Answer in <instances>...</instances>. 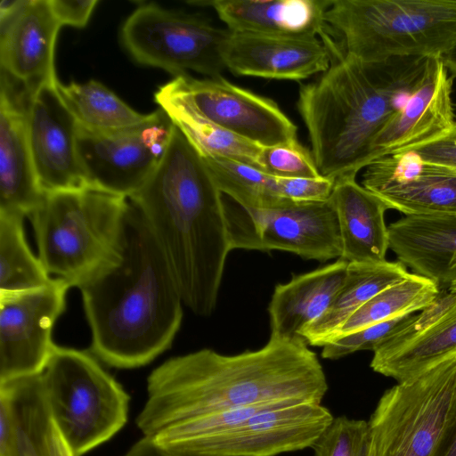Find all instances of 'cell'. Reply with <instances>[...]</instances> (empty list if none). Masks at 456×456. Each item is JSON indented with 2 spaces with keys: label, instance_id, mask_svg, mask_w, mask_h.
Returning a JSON list of instances; mask_svg holds the SVG:
<instances>
[{
  "label": "cell",
  "instance_id": "cell-1",
  "mask_svg": "<svg viewBox=\"0 0 456 456\" xmlns=\"http://www.w3.org/2000/svg\"><path fill=\"white\" fill-rule=\"evenodd\" d=\"M301 338L270 336L260 349L225 355L204 348L172 357L147 379L135 423L144 436L208 414L273 401L322 403L328 382Z\"/></svg>",
  "mask_w": 456,
  "mask_h": 456
},
{
  "label": "cell",
  "instance_id": "cell-2",
  "mask_svg": "<svg viewBox=\"0 0 456 456\" xmlns=\"http://www.w3.org/2000/svg\"><path fill=\"white\" fill-rule=\"evenodd\" d=\"M77 288L92 354L109 366H144L168 349L183 320V299L146 220L128 201L119 256Z\"/></svg>",
  "mask_w": 456,
  "mask_h": 456
},
{
  "label": "cell",
  "instance_id": "cell-3",
  "mask_svg": "<svg viewBox=\"0 0 456 456\" xmlns=\"http://www.w3.org/2000/svg\"><path fill=\"white\" fill-rule=\"evenodd\" d=\"M222 194L198 151L174 125L158 167L129 198L158 242L183 304L200 316L216 308L232 250Z\"/></svg>",
  "mask_w": 456,
  "mask_h": 456
},
{
  "label": "cell",
  "instance_id": "cell-4",
  "mask_svg": "<svg viewBox=\"0 0 456 456\" xmlns=\"http://www.w3.org/2000/svg\"><path fill=\"white\" fill-rule=\"evenodd\" d=\"M330 68L299 88L297 110L321 175L356 177L373 160L374 144L418 85L426 58L367 63L331 51Z\"/></svg>",
  "mask_w": 456,
  "mask_h": 456
},
{
  "label": "cell",
  "instance_id": "cell-5",
  "mask_svg": "<svg viewBox=\"0 0 456 456\" xmlns=\"http://www.w3.org/2000/svg\"><path fill=\"white\" fill-rule=\"evenodd\" d=\"M325 21L335 46L367 63L443 58L456 44V0H332Z\"/></svg>",
  "mask_w": 456,
  "mask_h": 456
},
{
  "label": "cell",
  "instance_id": "cell-6",
  "mask_svg": "<svg viewBox=\"0 0 456 456\" xmlns=\"http://www.w3.org/2000/svg\"><path fill=\"white\" fill-rule=\"evenodd\" d=\"M128 200L86 186L44 192L28 216L47 272L77 287L119 256Z\"/></svg>",
  "mask_w": 456,
  "mask_h": 456
},
{
  "label": "cell",
  "instance_id": "cell-7",
  "mask_svg": "<svg viewBox=\"0 0 456 456\" xmlns=\"http://www.w3.org/2000/svg\"><path fill=\"white\" fill-rule=\"evenodd\" d=\"M53 423L74 456H83L126 425L130 396L89 353L55 346L42 372Z\"/></svg>",
  "mask_w": 456,
  "mask_h": 456
},
{
  "label": "cell",
  "instance_id": "cell-8",
  "mask_svg": "<svg viewBox=\"0 0 456 456\" xmlns=\"http://www.w3.org/2000/svg\"><path fill=\"white\" fill-rule=\"evenodd\" d=\"M456 422V356L385 391L368 421L375 456H433Z\"/></svg>",
  "mask_w": 456,
  "mask_h": 456
},
{
  "label": "cell",
  "instance_id": "cell-9",
  "mask_svg": "<svg viewBox=\"0 0 456 456\" xmlns=\"http://www.w3.org/2000/svg\"><path fill=\"white\" fill-rule=\"evenodd\" d=\"M227 33L199 15L150 3L129 15L120 37L130 56L142 65L175 77L193 70L217 77L225 69L221 49Z\"/></svg>",
  "mask_w": 456,
  "mask_h": 456
},
{
  "label": "cell",
  "instance_id": "cell-10",
  "mask_svg": "<svg viewBox=\"0 0 456 456\" xmlns=\"http://www.w3.org/2000/svg\"><path fill=\"white\" fill-rule=\"evenodd\" d=\"M224 207L232 249H278L320 262L342 256L339 224L330 199L289 200L262 209L231 208L225 203Z\"/></svg>",
  "mask_w": 456,
  "mask_h": 456
},
{
  "label": "cell",
  "instance_id": "cell-11",
  "mask_svg": "<svg viewBox=\"0 0 456 456\" xmlns=\"http://www.w3.org/2000/svg\"><path fill=\"white\" fill-rule=\"evenodd\" d=\"M174 124L159 108L143 123L110 133L77 125V151L88 186L129 199L161 160Z\"/></svg>",
  "mask_w": 456,
  "mask_h": 456
},
{
  "label": "cell",
  "instance_id": "cell-12",
  "mask_svg": "<svg viewBox=\"0 0 456 456\" xmlns=\"http://www.w3.org/2000/svg\"><path fill=\"white\" fill-rule=\"evenodd\" d=\"M70 285H48L0 294V383L41 374L53 352L55 322L65 311Z\"/></svg>",
  "mask_w": 456,
  "mask_h": 456
},
{
  "label": "cell",
  "instance_id": "cell-13",
  "mask_svg": "<svg viewBox=\"0 0 456 456\" xmlns=\"http://www.w3.org/2000/svg\"><path fill=\"white\" fill-rule=\"evenodd\" d=\"M168 85L206 118L243 140L261 147L297 140V126L275 102L222 76L197 79L184 74L175 77Z\"/></svg>",
  "mask_w": 456,
  "mask_h": 456
},
{
  "label": "cell",
  "instance_id": "cell-14",
  "mask_svg": "<svg viewBox=\"0 0 456 456\" xmlns=\"http://www.w3.org/2000/svg\"><path fill=\"white\" fill-rule=\"evenodd\" d=\"M333 419L328 408L316 403L268 410L190 444L178 456H276L312 448Z\"/></svg>",
  "mask_w": 456,
  "mask_h": 456
},
{
  "label": "cell",
  "instance_id": "cell-15",
  "mask_svg": "<svg viewBox=\"0 0 456 456\" xmlns=\"http://www.w3.org/2000/svg\"><path fill=\"white\" fill-rule=\"evenodd\" d=\"M362 185L387 207L408 215L456 216V170L404 151L370 162Z\"/></svg>",
  "mask_w": 456,
  "mask_h": 456
},
{
  "label": "cell",
  "instance_id": "cell-16",
  "mask_svg": "<svg viewBox=\"0 0 456 456\" xmlns=\"http://www.w3.org/2000/svg\"><path fill=\"white\" fill-rule=\"evenodd\" d=\"M456 356V280L373 352L370 368L397 382Z\"/></svg>",
  "mask_w": 456,
  "mask_h": 456
},
{
  "label": "cell",
  "instance_id": "cell-17",
  "mask_svg": "<svg viewBox=\"0 0 456 456\" xmlns=\"http://www.w3.org/2000/svg\"><path fill=\"white\" fill-rule=\"evenodd\" d=\"M56 86L38 89L27 113L30 153L43 192L88 186L77 151V122Z\"/></svg>",
  "mask_w": 456,
  "mask_h": 456
},
{
  "label": "cell",
  "instance_id": "cell-18",
  "mask_svg": "<svg viewBox=\"0 0 456 456\" xmlns=\"http://www.w3.org/2000/svg\"><path fill=\"white\" fill-rule=\"evenodd\" d=\"M32 93L1 70L0 214L29 216L44 192L34 167L27 130Z\"/></svg>",
  "mask_w": 456,
  "mask_h": 456
},
{
  "label": "cell",
  "instance_id": "cell-19",
  "mask_svg": "<svg viewBox=\"0 0 456 456\" xmlns=\"http://www.w3.org/2000/svg\"><path fill=\"white\" fill-rule=\"evenodd\" d=\"M226 69L236 76L301 81L325 72L331 51L318 37L228 30L222 49Z\"/></svg>",
  "mask_w": 456,
  "mask_h": 456
},
{
  "label": "cell",
  "instance_id": "cell-20",
  "mask_svg": "<svg viewBox=\"0 0 456 456\" xmlns=\"http://www.w3.org/2000/svg\"><path fill=\"white\" fill-rule=\"evenodd\" d=\"M453 79L443 58L427 59L415 89L378 136L373 160L430 142L455 126Z\"/></svg>",
  "mask_w": 456,
  "mask_h": 456
},
{
  "label": "cell",
  "instance_id": "cell-21",
  "mask_svg": "<svg viewBox=\"0 0 456 456\" xmlns=\"http://www.w3.org/2000/svg\"><path fill=\"white\" fill-rule=\"evenodd\" d=\"M61 24L48 0H28L10 20L0 23V65L35 94L59 82L54 49Z\"/></svg>",
  "mask_w": 456,
  "mask_h": 456
},
{
  "label": "cell",
  "instance_id": "cell-22",
  "mask_svg": "<svg viewBox=\"0 0 456 456\" xmlns=\"http://www.w3.org/2000/svg\"><path fill=\"white\" fill-rule=\"evenodd\" d=\"M332 0H200L233 32L317 37L328 36L325 13Z\"/></svg>",
  "mask_w": 456,
  "mask_h": 456
},
{
  "label": "cell",
  "instance_id": "cell-23",
  "mask_svg": "<svg viewBox=\"0 0 456 456\" xmlns=\"http://www.w3.org/2000/svg\"><path fill=\"white\" fill-rule=\"evenodd\" d=\"M398 260L440 286L456 280V216L408 215L387 226Z\"/></svg>",
  "mask_w": 456,
  "mask_h": 456
},
{
  "label": "cell",
  "instance_id": "cell-24",
  "mask_svg": "<svg viewBox=\"0 0 456 456\" xmlns=\"http://www.w3.org/2000/svg\"><path fill=\"white\" fill-rule=\"evenodd\" d=\"M330 200L339 224L341 258L356 264L385 262L389 248L385 222L387 205L354 177L336 181Z\"/></svg>",
  "mask_w": 456,
  "mask_h": 456
},
{
  "label": "cell",
  "instance_id": "cell-25",
  "mask_svg": "<svg viewBox=\"0 0 456 456\" xmlns=\"http://www.w3.org/2000/svg\"><path fill=\"white\" fill-rule=\"evenodd\" d=\"M347 266L348 262L338 258L276 285L268 306L271 335L301 338L302 331L329 308L343 284Z\"/></svg>",
  "mask_w": 456,
  "mask_h": 456
},
{
  "label": "cell",
  "instance_id": "cell-26",
  "mask_svg": "<svg viewBox=\"0 0 456 456\" xmlns=\"http://www.w3.org/2000/svg\"><path fill=\"white\" fill-rule=\"evenodd\" d=\"M411 273L400 261L379 264L348 263L343 284L326 312L307 326L300 337L310 346H322L362 305Z\"/></svg>",
  "mask_w": 456,
  "mask_h": 456
},
{
  "label": "cell",
  "instance_id": "cell-27",
  "mask_svg": "<svg viewBox=\"0 0 456 456\" xmlns=\"http://www.w3.org/2000/svg\"><path fill=\"white\" fill-rule=\"evenodd\" d=\"M154 100L201 157L224 156L262 170L260 158L263 147L243 140L217 126L168 83L158 89Z\"/></svg>",
  "mask_w": 456,
  "mask_h": 456
},
{
  "label": "cell",
  "instance_id": "cell-28",
  "mask_svg": "<svg viewBox=\"0 0 456 456\" xmlns=\"http://www.w3.org/2000/svg\"><path fill=\"white\" fill-rule=\"evenodd\" d=\"M57 92L77 125L95 133H110L138 126L150 114H141L102 83L70 82L56 86Z\"/></svg>",
  "mask_w": 456,
  "mask_h": 456
},
{
  "label": "cell",
  "instance_id": "cell-29",
  "mask_svg": "<svg viewBox=\"0 0 456 456\" xmlns=\"http://www.w3.org/2000/svg\"><path fill=\"white\" fill-rule=\"evenodd\" d=\"M41 374L0 383V391L9 398L13 413V456H50L53 419Z\"/></svg>",
  "mask_w": 456,
  "mask_h": 456
},
{
  "label": "cell",
  "instance_id": "cell-30",
  "mask_svg": "<svg viewBox=\"0 0 456 456\" xmlns=\"http://www.w3.org/2000/svg\"><path fill=\"white\" fill-rule=\"evenodd\" d=\"M439 293L440 288L435 281L410 273L407 278L381 290L362 305L330 340L381 322L418 313L430 305Z\"/></svg>",
  "mask_w": 456,
  "mask_h": 456
},
{
  "label": "cell",
  "instance_id": "cell-31",
  "mask_svg": "<svg viewBox=\"0 0 456 456\" xmlns=\"http://www.w3.org/2000/svg\"><path fill=\"white\" fill-rule=\"evenodd\" d=\"M23 218L0 214V294L42 288L53 281L26 241Z\"/></svg>",
  "mask_w": 456,
  "mask_h": 456
},
{
  "label": "cell",
  "instance_id": "cell-32",
  "mask_svg": "<svg viewBox=\"0 0 456 456\" xmlns=\"http://www.w3.org/2000/svg\"><path fill=\"white\" fill-rule=\"evenodd\" d=\"M201 159L220 191L244 208H268L289 201L279 196L276 176L224 156L207 155Z\"/></svg>",
  "mask_w": 456,
  "mask_h": 456
},
{
  "label": "cell",
  "instance_id": "cell-33",
  "mask_svg": "<svg viewBox=\"0 0 456 456\" xmlns=\"http://www.w3.org/2000/svg\"><path fill=\"white\" fill-rule=\"evenodd\" d=\"M369 423L346 416L334 418L312 446L314 456H368Z\"/></svg>",
  "mask_w": 456,
  "mask_h": 456
},
{
  "label": "cell",
  "instance_id": "cell-34",
  "mask_svg": "<svg viewBox=\"0 0 456 456\" xmlns=\"http://www.w3.org/2000/svg\"><path fill=\"white\" fill-rule=\"evenodd\" d=\"M416 314L398 316L330 340L322 346V357L337 360L362 350L374 352L407 328L413 322Z\"/></svg>",
  "mask_w": 456,
  "mask_h": 456
},
{
  "label": "cell",
  "instance_id": "cell-35",
  "mask_svg": "<svg viewBox=\"0 0 456 456\" xmlns=\"http://www.w3.org/2000/svg\"><path fill=\"white\" fill-rule=\"evenodd\" d=\"M262 170L276 177H318L321 175L312 153L297 140L263 147Z\"/></svg>",
  "mask_w": 456,
  "mask_h": 456
},
{
  "label": "cell",
  "instance_id": "cell-36",
  "mask_svg": "<svg viewBox=\"0 0 456 456\" xmlns=\"http://www.w3.org/2000/svg\"><path fill=\"white\" fill-rule=\"evenodd\" d=\"M278 194L281 198L294 202H317L328 200L332 193L335 181L320 175L318 177H276Z\"/></svg>",
  "mask_w": 456,
  "mask_h": 456
},
{
  "label": "cell",
  "instance_id": "cell-37",
  "mask_svg": "<svg viewBox=\"0 0 456 456\" xmlns=\"http://www.w3.org/2000/svg\"><path fill=\"white\" fill-rule=\"evenodd\" d=\"M406 151H415L425 161L456 170V125L441 136Z\"/></svg>",
  "mask_w": 456,
  "mask_h": 456
},
{
  "label": "cell",
  "instance_id": "cell-38",
  "mask_svg": "<svg viewBox=\"0 0 456 456\" xmlns=\"http://www.w3.org/2000/svg\"><path fill=\"white\" fill-rule=\"evenodd\" d=\"M50 8L61 26L84 28L87 24L97 0H48Z\"/></svg>",
  "mask_w": 456,
  "mask_h": 456
},
{
  "label": "cell",
  "instance_id": "cell-39",
  "mask_svg": "<svg viewBox=\"0 0 456 456\" xmlns=\"http://www.w3.org/2000/svg\"><path fill=\"white\" fill-rule=\"evenodd\" d=\"M15 425L12 405L7 395L0 391V456H13Z\"/></svg>",
  "mask_w": 456,
  "mask_h": 456
},
{
  "label": "cell",
  "instance_id": "cell-40",
  "mask_svg": "<svg viewBox=\"0 0 456 456\" xmlns=\"http://www.w3.org/2000/svg\"><path fill=\"white\" fill-rule=\"evenodd\" d=\"M123 456H174L158 446L151 439L142 436Z\"/></svg>",
  "mask_w": 456,
  "mask_h": 456
},
{
  "label": "cell",
  "instance_id": "cell-41",
  "mask_svg": "<svg viewBox=\"0 0 456 456\" xmlns=\"http://www.w3.org/2000/svg\"><path fill=\"white\" fill-rule=\"evenodd\" d=\"M433 456H456V422L448 431Z\"/></svg>",
  "mask_w": 456,
  "mask_h": 456
},
{
  "label": "cell",
  "instance_id": "cell-42",
  "mask_svg": "<svg viewBox=\"0 0 456 456\" xmlns=\"http://www.w3.org/2000/svg\"><path fill=\"white\" fill-rule=\"evenodd\" d=\"M28 0H3L0 3V23L12 18L27 4Z\"/></svg>",
  "mask_w": 456,
  "mask_h": 456
},
{
  "label": "cell",
  "instance_id": "cell-43",
  "mask_svg": "<svg viewBox=\"0 0 456 456\" xmlns=\"http://www.w3.org/2000/svg\"><path fill=\"white\" fill-rule=\"evenodd\" d=\"M445 66L447 67L452 77H456V44L443 57Z\"/></svg>",
  "mask_w": 456,
  "mask_h": 456
},
{
  "label": "cell",
  "instance_id": "cell-44",
  "mask_svg": "<svg viewBox=\"0 0 456 456\" xmlns=\"http://www.w3.org/2000/svg\"><path fill=\"white\" fill-rule=\"evenodd\" d=\"M368 456H375L374 449H373V446L371 444V439H370V451H369Z\"/></svg>",
  "mask_w": 456,
  "mask_h": 456
}]
</instances>
